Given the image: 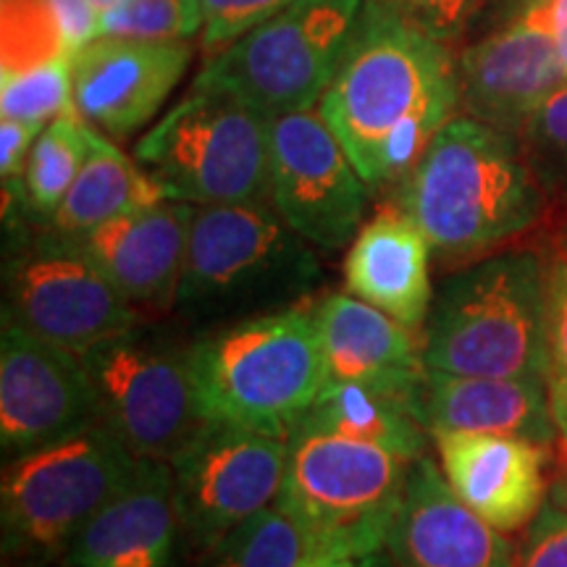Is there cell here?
<instances>
[{"mask_svg":"<svg viewBox=\"0 0 567 567\" xmlns=\"http://www.w3.org/2000/svg\"><path fill=\"white\" fill-rule=\"evenodd\" d=\"M421 347L431 371L547 384V258L502 250L446 276Z\"/></svg>","mask_w":567,"mask_h":567,"instance_id":"obj_4","label":"cell"},{"mask_svg":"<svg viewBox=\"0 0 567 567\" xmlns=\"http://www.w3.org/2000/svg\"><path fill=\"white\" fill-rule=\"evenodd\" d=\"M358 567H400L394 563L386 551H375V555H368L363 559H358Z\"/></svg>","mask_w":567,"mask_h":567,"instance_id":"obj_42","label":"cell"},{"mask_svg":"<svg viewBox=\"0 0 567 567\" xmlns=\"http://www.w3.org/2000/svg\"><path fill=\"white\" fill-rule=\"evenodd\" d=\"M460 111L457 55L381 0H363L318 113L368 189L400 184Z\"/></svg>","mask_w":567,"mask_h":567,"instance_id":"obj_1","label":"cell"},{"mask_svg":"<svg viewBox=\"0 0 567 567\" xmlns=\"http://www.w3.org/2000/svg\"><path fill=\"white\" fill-rule=\"evenodd\" d=\"M297 567H358V559L331 557V555H302Z\"/></svg>","mask_w":567,"mask_h":567,"instance_id":"obj_40","label":"cell"},{"mask_svg":"<svg viewBox=\"0 0 567 567\" xmlns=\"http://www.w3.org/2000/svg\"><path fill=\"white\" fill-rule=\"evenodd\" d=\"M274 116L195 76L187 95L134 145V158L168 200L229 205L271 200Z\"/></svg>","mask_w":567,"mask_h":567,"instance_id":"obj_8","label":"cell"},{"mask_svg":"<svg viewBox=\"0 0 567 567\" xmlns=\"http://www.w3.org/2000/svg\"><path fill=\"white\" fill-rule=\"evenodd\" d=\"M549 502L567 513V465L549 481Z\"/></svg>","mask_w":567,"mask_h":567,"instance_id":"obj_41","label":"cell"},{"mask_svg":"<svg viewBox=\"0 0 567 567\" xmlns=\"http://www.w3.org/2000/svg\"><path fill=\"white\" fill-rule=\"evenodd\" d=\"M142 457L103 421L13 457L0 484L6 567H53L140 471Z\"/></svg>","mask_w":567,"mask_h":567,"instance_id":"obj_7","label":"cell"},{"mask_svg":"<svg viewBox=\"0 0 567 567\" xmlns=\"http://www.w3.org/2000/svg\"><path fill=\"white\" fill-rule=\"evenodd\" d=\"M431 255L423 231L392 203L360 226L358 237L347 247V292L384 310L421 337L434 300Z\"/></svg>","mask_w":567,"mask_h":567,"instance_id":"obj_23","label":"cell"},{"mask_svg":"<svg viewBox=\"0 0 567 567\" xmlns=\"http://www.w3.org/2000/svg\"><path fill=\"white\" fill-rule=\"evenodd\" d=\"M410 465L300 417L287 434L274 505L300 530L305 555L363 559L386 547Z\"/></svg>","mask_w":567,"mask_h":567,"instance_id":"obj_6","label":"cell"},{"mask_svg":"<svg viewBox=\"0 0 567 567\" xmlns=\"http://www.w3.org/2000/svg\"><path fill=\"white\" fill-rule=\"evenodd\" d=\"M446 484L502 534L528 528L549 499V450L507 434L431 431Z\"/></svg>","mask_w":567,"mask_h":567,"instance_id":"obj_18","label":"cell"},{"mask_svg":"<svg viewBox=\"0 0 567 567\" xmlns=\"http://www.w3.org/2000/svg\"><path fill=\"white\" fill-rule=\"evenodd\" d=\"M71 61L59 59L38 69L0 76V113L34 126L51 124L61 113L74 109L71 101Z\"/></svg>","mask_w":567,"mask_h":567,"instance_id":"obj_30","label":"cell"},{"mask_svg":"<svg viewBox=\"0 0 567 567\" xmlns=\"http://www.w3.org/2000/svg\"><path fill=\"white\" fill-rule=\"evenodd\" d=\"M184 530L166 460L140 471L71 544V567H179Z\"/></svg>","mask_w":567,"mask_h":567,"instance_id":"obj_21","label":"cell"},{"mask_svg":"<svg viewBox=\"0 0 567 567\" xmlns=\"http://www.w3.org/2000/svg\"><path fill=\"white\" fill-rule=\"evenodd\" d=\"M363 0H295L205 59L203 80L229 87L268 116L310 111L334 80Z\"/></svg>","mask_w":567,"mask_h":567,"instance_id":"obj_10","label":"cell"},{"mask_svg":"<svg viewBox=\"0 0 567 567\" xmlns=\"http://www.w3.org/2000/svg\"><path fill=\"white\" fill-rule=\"evenodd\" d=\"M302 417L318 429L381 446L405 463L429 455L431 434L417 423L405 402L373 389L326 384Z\"/></svg>","mask_w":567,"mask_h":567,"instance_id":"obj_25","label":"cell"},{"mask_svg":"<svg viewBox=\"0 0 567 567\" xmlns=\"http://www.w3.org/2000/svg\"><path fill=\"white\" fill-rule=\"evenodd\" d=\"M3 313L48 342L82 352L142 323L122 295L74 237L51 229L6 260Z\"/></svg>","mask_w":567,"mask_h":567,"instance_id":"obj_12","label":"cell"},{"mask_svg":"<svg viewBox=\"0 0 567 567\" xmlns=\"http://www.w3.org/2000/svg\"><path fill=\"white\" fill-rule=\"evenodd\" d=\"M187 40L95 38L71 61L74 111L111 140L145 130L193 63Z\"/></svg>","mask_w":567,"mask_h":567,"instance_id":"obj_15","label":"cell"},{"mask_svg":"<svg viewBox=\"0 0 567 567\" xmlns=\"http://www.w3.org/2000/svg\"><path fill=\"white\" fill-rule=\"evenodd\" d=\"M565 82L555 38L534 11L457 53L460 113L515 137Z\"/></svg>","mask_w":567,"mask_h":567,"instance_id":"obj_16","label":"cell"},{"mask_svg":"<svg viewBox=\"0 0 567 567\" xmlns=\"http://www.w3.org/2000/svg\"><path fill=\"white\" fill-rule=\"evenodd\" d=\"M92 3H95V9L103 13V11L113 9V6H118V3H122V0H92Z\"/></svg>","mask_w":567,"mask_h":567,"instance_id":"obj_43","label":"cell"},{"mask_svg":"<svg viewBox=\"0 0 567 567\" xmlns=\"http://www.w3.org/2000/svg\"><path fill=\"white\" fill-rule=\"evenodd\" d=\"M193 216L195 205L161 200L74 239L142 316L174 313Z\"/></svg>","mask_w":567,"mask_h":567,"instance_id":"obj_19","label":"cell"},{"mask_svg":"<svg viewBox=\"0 0 567 567\" xmlns=\"http://www.w3.org/2000/svg\"><path fill=\"white\" fill-rule=\"evenodd\" d=\"M74 59L51 0H0V76Z\"/></svg>","mask_w":567,"mask_h":567,"instance_id":"obj_27","label":"cell"},{"mask_svg":"<svg viewBox=\"0 0 567 567\" xmlns=\"http://www.w3.org/2000/svg\"><path fill=\"white\" fill-rule=\"evenodd\" d=\"M55 17H59L61 32L66 38L71 53L82 51L97 38V27H101V11L95 9L92 0H51Z\"/></svg>","mask_w":567,"mask_h":567,"instance_id":"obj_37","label":"cell"},{"mask_svg":"<svg viewBox=\"0 0 567 567\" xmlns=\"http://www.w3.org/2000/svg\"><path fill=\"white\" fill-rule=\"evenodd\" d=\"M396 17H402L415 30L446 45L476 30V21L486 0H381Z\"/></svg>","mask_w":567,"mask_h":567,"instance_id":"obj_34","label":"cell"},{"mask_svg":"<svg viewBox=\"0 0 567 567\" xmlns=\"http://www.w3.org/2000/svg\"><path fill=\"white\" fill-rule=\"evenodd\" d=\"M368 184L318 109L284 113L271 130V203L318 250L350 247L363 226Z\"/></svg>","mask_w":567,"mask_h":567,"instance_id":"obj_13","label":"cell"},{"mask_svg":"<svg viewBox=\"0 0 567 567\" xmlns=\"http://www.w3.org/2000/svg\"><path fill=\"white\" fill-rule=\"evenodd\" d=\"M200 32L197 0H122L101 13L97 38L187 40Z\"/></svg>","mask_w":567,"mask_h":567,"instance_id":"obj_31","label":"cell"},{"mask_svg":"<svg viewBox=\"0 0 567 567\" xmlns=\"http://www.w3.org/2000/svg\"><path fill=\"white\" fill-rule=\"evenodd\" d=\"M517 140L547 200L567 203V82L538 105Z\"/></svg>","mask_w":567,"mask_h":567,"instance_id":"obj_29","label":"cell"},{"mask_svg":"<svg viewBox=\"0 0 567 567\" xmlns=\"http://www.w3.org/2000/svg\"><path fill=\"white\" fill-rule=\"evenodd\" d=\"M547 203L520 140L463 113L394 189V205L444 266H467L513 243L542 221Z\"/></svg>","mask_w":567,"mask_h":567,"instance_id":"obj_2","label":"cell"},{"mask_svg":"<svg viewBox=\"0 0 567 567\" xmlns=\"http://www.w3.org/2000/svg\"><path fill=\"white\" fill-rule=\"evenodd\" d=\"M295 0H197L200 48L205 59L221 53L255 27L274 19Z\"/></svg>","mask_w":567,"mask_h":567,"instance_id":"obj_33","label":"cell"},{"mask_svg":"<svg viewBox=\"0 0 567 567\" xmlns=\"http://www.w3.org/2000/svg\"><path fill=\"white\" fill-rule=\"evenodd\" d=\"M302 555L300 530L271 505L205 551L200 567H297Z\"/></svg>","mask_w":567,"mask_h":567,"instance_id":"obj_28","label":"cell"},{"mask_svg":"<svg viewBox=\"0 0 567 567\" xmlns=\"http://www.w3.org/2000/svg\"><path fill=\"white\" fill-rule=\"evenodd\" d=\"M90 130L92 124L84 122L74 109L42 126L27 161L24 176H21L27 205L34 216L51 221L55 210L61 208L63 197L87 158Z\"/></svg>","mask_w":567,"mask_h":567,"instance_id":"obj_26","label":"cell"},{"mask_svg":"<svg viewBox=\"0 0 567 567\" xmlns=\"http://www.w3.org/2000/svg\"><path fill=\"white\" fill-rule=\"evenodd\" d=\"M80 358L97 415L137 457L168 463L205 423L187 344L137 323Z\"/></svg>","mask_w":567,"mask_h":567,"instance_id":"obj_9","label":"cell"},{"mask_svg":"<svg viewBox=\"0 0 567 567\" xmlns=\"http://www.w3.org/2000/svg\"><path fill=\"white\" fill-rule=\"evenodd\" d=\"M534 13L547 24L551 38H555L557 55L567 74V0H547V3L536 6Z\"/></svg>","mask_w":567,"mask_h":567,"instance_id":"obj_39","label":"cell"},{"mask_svg":"<svg viewBox=\"0 0 567 567\" xmlns=\"http://www.w3.org/2000/svg\"><path fill=\"white\" fill-rule=\"evenodd\" d=\"M425 431H481L557 446L559 431L549 389L542 381L486 379L425 368L408 400Z\"/></svg>","mask_w":567,"mask_h":567,"instance_id":"obj_22","label":"cell"},{"mask_svg":"<svg viewBox=\"0 0 567 567\" xmlns=\"http://www.w3.org/2000/svg\"><path fill=\"white\" fill-rule=\"evenodd\" d=\"M547 258V389L559 446L567 452V234H555Z\"/></svg>","mask_w":567,"mask_h":567,"instance_id":"obj_32","label":"cell"},{"mask_svg":"<svg viewBox=\"0 0 567 567\" xmlns=\"http://www.w3.org/2000/svg\"><path fill=\"white\" fill-rule=\"evenodd\" d=\"M515 567H567V513L551 505L538 509L528 523L520 547L515 549Z\"/></svg>","mask_w":567,"mask_h":567,"instance_id":"obj_35","label":"cell"},{"mask_svg":"<svg viewBox=\"0 0 567 567\" xmlns=\"http://www.w3.org/2000/svg\"><path fill=\"white\" fill-rule=\"evenodd\" d=\"M563 234H567V226H565V229H563Z\"/></svg>","mask_w":567,"mask_h":567,"instance_id":"obj_44","label":"cell"},{"mask_svg":"<svg viewBox=\"0 0 567 567\" xmlns=\"http://www.w3.org/2000/svg\"><path fill=\"white\" fill-rule=\"evenodd\" d=\"M287 465V436L205 421L168 460L184 544L205 555L221 538L271 507Z\"/></svg>","mask_w":567,"mask_h":567,"instance_id":"obj_11","label":"cell"},{"mask_svg":"<svg viewBox=\"0 0 567 567\" xmlns=\"http://www.w3.org/2000/svg\"><path fill=\"white\" fill-rule=\"evenodd\" d=\"M384 549L400 567H515L507 534L473 513L429 455L410 465Z\"/></svg>","mask_w":567,"mask_h":567,"instance_id":"obj_17","label":"cell"},{"mask_svg":"<svg viewBox=\"0 0 567 567\" xmlns=\"http://www.w3.org/2000/svg\"><path fill=\"white\" fill-rule=\"evenodd\" d=\"M205 421L287 436L326 386L313 308L197 331L187 344Z\"/></svg>","mask_w":567,"mask_h":567,"instance_id":"obj_5","label":"cell"},{"mask_svg":"<svg viewBox=\"0 0 567 567\" xmlns=\"http://www.w3.org/2000/svg\"><path fill=\"white\" fill-rule=\"evenodd\" d=\"M542 3H547V0H486L476 27L484 32H492L496 27H505L509 21L526 17L528 11H534Z\"/></svg>","mask_w":567,"mask_h":567,"instance_id":"obj_38","label":"cell"},{"mask_svg":"<svg viewBox=\"0 0 567 567\" xmlns=\"http://www.w3.org/2000/svg\"><path fill=\"white\" fill-rule=\"evenodd\" d=\"M161 200H168L166 193L140 166V161L118 151L109 134L92 126L87 158L51 218V229L76 237L111 218Z\"/></svg>","mask_w":567,"mask_h":567,"instance_id":"obj_24","label":"cell"},{"mask_svg":"<svg viewBox=\"0 0 567 567\" xmlns=\"http://www.w3.org/2000/svg\"><path fill=\"white\" fill-rule=\"evenodd\" d=\"M326 384H354L408 405L423 379L421 337L350 292H331L313 308Z\"/></svg>","mask_w":567,"mask_h":567,"instance_id":"obj_20","label":"cell"},{"mask_svg":"<svg viewBox=\"0 0 567 567\" xmlns=\"http://www.w3.org/2000/svg\"><path fill=\"white\" fill-rule=\"evenodd\" d=\"M40 132L42 126L17 122V118L0 122V174H3V179H21L24 176L27 161H30L32 145Z\"/></svg>","mask_w":567,"mask_h":567,"instance_id":"obj_36","label":"cell"},{"mask_svg":"<svg viewBox=\"0 0 567 567\" xmlns=\"http://www.w3.org/2000/svg\"><path fill=\"white\" fill-rule=\"evenodd\" d=\"M323 279L271 200L195 205L174 313L197 331L297 308Z\"/></svg>","mask_w":567,"mask_h":567,"instance_id":"obj_3","label":"cell"},{"mask_svg":"<svg viewBox=\"0 0 567 567\" xmlns=\"http://www.w3.org/2000/svg\"><path fill=\"white\" fill-rule=\"evenodd\" d=\"M101 421L80 352L32 334L3 313L0 446L6 463Z\"/></svg>","mask_w":567,"mask_h":567,"instance_id":"obj_14","label":"cell"}]
</instances>
